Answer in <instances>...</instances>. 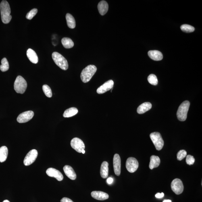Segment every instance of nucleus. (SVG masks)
I'll return each mask as SVG.
<instances>
[{
  "label": "nucleus",
  "mask_w": 202,
  "mask_h": 202,
  "mask_svg": "<svg viewBox=\"0 0 202 202\" xmlns=\"http://www.w3.org/2000/svg\"><path fill=\"white\" fill-rule=\"evenodd\" d=\"M0 11L2 22L3 23L8 24L10 22L12 16L11 15V8L9 4L7 1H3L0 4Z\"/></svg>",
  "instance_id": "1"
},
{
  "label": "nucleus",
  "mask_w": 202,
  "mask_h": 202,
  "mask_svg": "<svg viewBox=\"0 0 202 202\" xmlns=\"http://www.w3.org/2000/svg\"><path fill=\"white\" fill-rule=\"evenodd\" d=\"M97 70V68L95 65H90L86 66L82 71L80 78L82 81L87 83L91 80Z\"/></svg>",
  "instance_id": "2"
},
{
  "label": "nucleus",
  "mask_w": 202,
  "mask_h": 202,
  "mask_svg": "<svg viewBox=\"0 0 202 202\" xmlns=\"http://www.w3.org/2000/svg\"><path fill=\"white\" fill-rule=\"evenodd\" d=\"M190 105L189 102L187 101H184L180 105L177 112V117L179 120L184 121L186 120Z\"/></svg>",
  "instance_id": "3"
},
{
  "label": "nucleus",
  "mask_w": 202,
  "mask_h": 202,
  "mask_svg": "<svg viewBox=\"0 0 202 202\" xmlns=\"http://www.w3.org/2000/svg\"><path fill=\"white\" fill-rule=\"evenodd\" d=\"M53 59L58 66L63 70H67L68 68L69 65L67 60L59 53L54 52L52 54Z\"/></svg>",
  "instance_id": "4"
},
{
  "label": "nucleus",
  "mask_w": 202,
  "mask_h": 202,
  "mask_svg": "<svg viewBox=\"0 0 202 202\" xmlns=\"http://www.w3.org/2000/svg\"><path fill=\"white\" fill-rule=\"evenodd\" d=\"M27 87V83L25 80L22 76L17 77L14 84V90L17 93L23 94Z\"/></svg>",
  "instance_id": "5"
},
{
  "label": "nucleus",
  "mask_w": 202,
  "mask_h": 202,
  "mask_svg": "<svg viewBox=\"0 0 202 202\" xmlns=\"http://www.w3.org/2000/svg\"><path fill=\"white\" fill-rule=\"evenodd\" d=\"M150 137L158 151H160L162 149L164 142L160 133L157 132H153L150 134Z\"/></svg>",
  "instance_id": "6"
},
{
  "label": "nucleus",
  "mask_w": 202,
  "mask_h": 202,
  "mask_svg": "<svg viewBox=\"0 0 202 202\" xmlns=\"http://www.w3.org/2000/svg\"><path fill=\"white\" fill-rule=\"evenodd\" d=\"M171 186L173 192L177 195H179L184 191L183 184L182 180L180 179H174L171 183Z\"/></svg>",
  "instance_id": "7"
},
{
  "label": "nucleus",
  "mask_w": 202,
  "mask_h": 202,
  "mask_svg": "<svg viewBox=\"0 0 202 202\" xmlns=\"http://www.w3.org/2000/svg\"><path fill=\"white\" fill-rule=\"evenodd\" d=\"M37 150L32 149L28 152L24 160V163L26 166H28L33 163L38 157Z\"/></svg>",
  "instance_id": "8"
},
{
  "label": "nucleus",
  "mask_w": 202,
  "mask_h": 202,
  "mask_svg": "<svg viewBox=\"0 0 202 202\" xmlns=\"http://www.w3.org/2000/svg\"><path fill=\"white\" fill-rule=\"evenodd\" d=\"M126 167L128 172L131 173H134L138 168V161L134 158H129L126 161Z\"/></svg>",
  "instance_id": "9"
},
{
  "label": "nucleus",
  "mask_w": 202,
  "mask_h": 202,
  "mask_svg": "<svg viewBox=\"0 0 202 202\" xmlns=\"http://www.w3.org/2000/svg\"><path fill=\"white\" fill-rule=\"evenodd\" d=\"M71 147L78 153H81L82 150L85 148V145L82 140L80 138L75 137L71 140L70 142Z\"/></svg>",
  "instance_id": "10"
},
{
  "label": "nucleus",
  "mask_w": 202,
  "mask_h": 202,
  "mask_svg": "<svg viewBox=\"0 0 202 202\" xmlns=\"http://www.w3.org/2000/svg\"><path fill=\"white\" fill-rule=\"evenodd\" d=\"M34 112L32 111H28L21 113L17 117V121L19 123H25L29 121L34 116Z\"/></svg>",
  "instance_id": "11"
},
{
  "label": "nucleus",
  "mask_w": 202,
  "mask_h": 202,
  "mask_svg": "<svg viewBox=\"0 0 202 202\" xmlns=\"http://www.w3.org/2000/svg\"><path fill=\"white\" fill-rule=\"evenodd\" d=\"M114 82L112 80H110L105 83L102 85L98 88L97 92L99 94H102L112 89Z\"/></svg>",
  "instance_id": "12"
},
{
  "label": "nucleus",
  "mask_w": 202,
  "mask_h": 202,
  "mask_svg": "<svg viewBox=\"0 0 202 202\" xmlns=\"http://www.w3.org/2000/svg\"><path fill=\"white\" fill-rule=\"evenodd\" d=\"M113 164L115 174L117 176H120L121 170V159L118 154H115L114 156Z\"/></svg>",
  "instance_id": "13"
},
{
  "label": "nucleus",
  "mask_w": 202,
  "mask_h": 202,
  "mask_svg": "<svg viewBox=\"0 0 202 202\" xmlns=\"http://www.w3.org/2000/svg\"><path fill=\"white\" fill-rule=\"evenodd\" d=\"M46 174L49 177L55 178L59 181H61L63 180V174L59 171L56 169L53 168H48L46 171Z\"/></svg>",
  "instance_id": "14"
},
{
  "label": "nucleus",
  "mask_w": 202,
  "mask_h": 202,
  "mask_svg": "<svg viewBox=\"0 0 202 202\" xmlns=\"http://www.w3.org/2000/svg\"><path fill=\"white\" fill-rule=\"evenodd\" d=\"M92 197L98 200H105L108 199V194L104 192L99 191H94L91 193Z\"/></svg>",
  "instance_id": "15"
},
{
  "label": "nucleus",
  "mask_w": 202,
  "mask_h": 202,
  "mask_svg": "<svg viewBox=\"0 0 202 202\" xmlns=\"http://www.w3.org/2000/svg\"><path fill=\"white\" fill-rule=\"evenodd\" d=\"M63 170L65 174L68 178L72 180H75L76 178V174L74 169L69 165H66L63 167Z\"/></svg>",
  "instance_id": "16"
},
{
  "label": "nucleus",
  "mask_w": 202,
  "mask_h": 202,
  "mask_svg": "<svg viewBox=\"0 0 202 202\" xmlns=\"http://www.w3.org/2000/svg\"><path fill=\"white\" fill-rule=\"evenodd\" d=\"M97 7L100 14L104 15L106 13L108 10L109 5L107 2L102 1L98 4Z\"/></svg>",
  "instance_id": "17"
},
{
  "label": "nucleus",
  "mask_w": 202,
  "mask_h": 202,
  "mask_svg": "<svg viewBox=\"0 0 202 202\" xmlns=\"http://www.w3.org/2000/svg\"><path fill=\"white\" fill-rule=\"evenodd\" d=\"M27 55L30 61L34 64L38 63V58L37 54L32 49H28L27 51Z\"/></svg>",
  "instance_id": "18"
},
{
  "label": "nucleus",
  "mask_w": 202,
  "mask_h": 202,
  "mask_svg": "<svg viewBox=\"0 0 202 202\" xmlns=\"http://www.w3.org/2000/svg\"><path fill=\"white\" fill-rule=\"evenodd\" d=\"M148 54L152 59L155 61H160L163 58V54L157 50H152L148 52Z\"/></svg>",
  "instance_id": "19"
},
{
  "label": "nucleus",
  "mask_w": 202,
  "mask_h": 202,
  "mask_svg": "<svg viewBox=\"0 0 202 202\" xmlns=\"http://www.w3.org/2000/svg\"><path fill=\"white\" fill-rule=\"evenodd\" d=\"M160 163V159L157 156L152 155L150 158L149 167L150 169L153 170L154 168H157Z\"/></svg>",
  "instance_id": "20"
},
{
  "label": "nucleus",
  "mask_w": 202,
  "mask_h": 202,
  "mask_svg": "<svg viewBox=\"0 0 202 202\" xmlns=\"http://www.w3.org/2000/svg\"><path fill=\"white\" fill-rule=\"evenodd\" d=\"M152 104L149 102H145L142 103L138 107L137 112L138 114H143L151 109Z\"/></svg>",
  "instance_id": "21"
},
{
  "label": "nucleus",
  "mask_w": 202,
  "mask_h": 202,
  "mask_svg": "<svg viewBox=\"0 0 202 202\" xmlns=\"http://www.w3.org/2000/svg\"><path fill=\"white\" fill-rule=\"evenodd\" d=\"M109 163L106 161H104L102 163L101 168V175L102 178L106 179L108 176Z\"/></svg>",
  "instance_id": "22"
},
{
  "label": "nucleus",
  "mask_w": 202,
  "mask_h": 202,
  "mask_svg": "<svg viewBox=\"0 0 202 202\" xmlns=\"http://www.w3.org/2000/svg\"><path fill=\"white\" fill-rule=\"evenodd\" d=\"M8 152V149L5 146L0 148V162H4L7 160Z\"/></svg>",
  "instance_id": "23"
},
{
  "label": "nucleus",
  "mask_w": 202,
  "mask_h": 202,
  "mask_svg": "<svg viewBox=\"0 0 202 202\" xmlns=\"http://www.w3.org/2000/svg\"><path fill=\"white\" fill-rule=\"evenodd\" d=\"M78 112V110L75 107H71L67 109L63 113V116L65 118H69L74 116L77 114Z\"/></svg>",
  "instance_id": "24"
},
{
  "label": "nucleus",
  "mask_w": 202,
  "mask_h": 202,
  "mask_svg": "<svg viewBox=\"0 0 202 202\" xmlns=\"http://www.w3.org/2000/svg\"><path fill=\"white\" fill-rule=\"evenodd\" d=\"M66 20L67 26L70 28H75L76 22L74 17L70 13H67L66 15Z\"/></svg>",
  "instance_id": "25"
},
{
  "label": "nucleus",
  "mask_w": 202,
  "mask_h": 202,
  "mask_svg": "<svg viewBox=\"0 0 202 202\" xmlns=\"http://www.w3.org/2000/svg\"><path fill=\"white\" fill-rule=\"evenodd\" d=\"M61 43L63 47L67 49H70L74 46V43L72 40L68 38H63L61 40Z\"/></svg>",
  "instance_id": "26"
},
{
  "label": "nucleus",
  "mask_w": 202,
  "mask_h": 202,
  "mask_svg": "<svg viewBox=\"0 0 202 202\" xmlns=\"http://www.w3.org/2000/svg\"><path fill=\"white\" fill-rule=\"evenodd\" d=\"M2 65L0 66V70L3 72H6L9 69V65L8 61L6 58L2 60Z\"/></svg>",
  "instance_id": "27"
},
{
  "label": "nucleus",
  "mask_w": 202,
  "mask_h": 202,
  "mask_svg": "<svg viewBox=\"0 0 202 202\" xmlns=\"http://www.w3.org/2000/svg\"><path fill=\"white\" fill-rule=\"evenodd\" d=\"M182 31L186 33H191L195 30L194 27L188 24L182 25L180 27Z\"/></svg>",
  "instance_id": "28"
},
{
  "label": "nucleus",
  "mask_w": 202,
  "mask_h": 202,
  "mask_svg": "<svg viewBox=\"0 0 202 202\" xmlns=\"http://www.w3.org/2000/svg\"><path fill=\"white\" fill-rule=\"evenodd\" d=\"M148 80L150 84L153 85H156L158 84V80L155 75L151 74L148 77Z\"/></svg>",
  "instance_id": "29"
},
{
  "label": "nucleus",
  "mask_w": 202,
  "mask_h": 202,
  "mask_svg": "<svg viewBox=\"0 0 202 202\" xmlns=\"http://www.w3.org/2000/svg\"><path fill=\"white\" fill-rule=\"evenodd\" d=\"M42 89H43L44 94H45L47 97L49 98H50L52 97V93L51 88H50L49 86H48L47 85H44L42 86Z\"/></svg>",
  "instance_id": "30"
},
{
  "label": "nucleus",
  "mask_w": 202,
  "mask_h": 202,
  "mask_svg": "<svg viewBox=\"0 0 202 202\" xmlns=\"http://www.w3.org/2000/svg\"><path fill=\"white\" fill-rule=\"evenodd\" d=\"M187 156V152L185 150H180L177 153V159L179 161H181Z\"/></svg>",
  "instance_id": "31"
},
{
  "label": "nucleus",
  "mask_w": 202,
  "mask_h": 202,
  "mask_svg": "<svg viewBox=\"0 0 202 202\" xmlns=\"http://www.w3.org/2000/svg\"><path fill=\"white\" fill-rule=\"evenodd\" d=\"M38 11V9L36 8L32 9L29 12L27 13L26 15V18L28 20H31L37 13Z\"/></svg>",
  "instance_id": "32"
},
{
  "label": "nucleus",
  "mask_w": 202,
  "mask_h": 202,
  "mask_svg": "<svg viewBox=\"0 0 202 202\" xmlns=\"http://www.w3.org/2000/svg\"><path fill=\"white\" fill-rule=\"evenodd\" d=\"M186 161L187 164L192 165L195 163V159L193 156L189 155L186 156Z\"/></svg>",
  "instance_id": "33"
},
{
  "label": "nucleus",
  "mask_w": 202,
  "mask_h": 202,
  "mask_svg": "<svg viewBox=\"0 0 202 202\" xmlns=\"http://www.w3.org/2000/svg\"><path fill=\"white\" fill-rule=\"evenodd\" d=\"M61 202H74L72 200L66 197L63 198L61 200Z\"/></svg>",
  "instance_id": "34"
},
{
  "label": "nucleus",
  "mask_w": 202,
  "mask_h": 202,
  "mask_svg": "<svg viewBox=\"0 0 202 202\" xmlns=\"http://www.w3.org/2000/svg\"><path fill=\"white\" fill-rule=\"evenodd\" d=\"M164 194H163V192H162L161 193H157L156 194L155 196L156 197L158 198V199H160V198H162L164 197Z\"/></svg>",
  "instance_id": "35"
},
{
  "label": "nucleus",
  "mask_w": 202,
  "mask_h": 202,
  "mask_svg": "<svg viewBox=\"0 0 202 202\" xmlns=\"http://www.w3.org/2000/svg\"><path fill=\"white\" fill-rule=\"evenodd\" d=\"M113 181V179L112 178H109L107 179V182L108 184H111L112 183Z\"/></svg>",
  "instance_id": "36"
},
{
  "label": "nucleus",
  "mask_w": 202,
  "mask_h": 202,
  "mask_svg": "<svg viewBox=\"0 0 202 202\" xmlns=\"http://www.w3.org/2000/svg\"><path fill=\"white\" fill-rule=\"evenodd\" d=\"M163 202H172V201L170 200H164V201H163Z\"/></svg>",
  "instance_id": "37"
},
{
  "label": "nucleus",
  "mask_w": 202,
  "mask_h": 202,
  "mask_svg": "<svg viewBox=\"0 0 202 202\" xmlns=\"http://www.w3.org/2000/svg\"><path fill=\"white\" fill-rule=\"evenodd\" d=\"M3 202H10L8 200H4Z\"/></svg>",
  "instance_id": "38"
},
{
  "label": "nucleus",
  "mask_w": 202,
  "mask_h": 202,
  "mask_svg": "<svg viewBox=\"0 0 202 202\" xmlns=\"http://www.w3.org/2000/svg\"><path fill=\"white\" fill-rule=\"evenodd\" d=\"M81 153H82L83 154H84L85 153V151L84 150H82V151Z\"/></svg>",
  "instance_id": "39"
}]
</instances>
